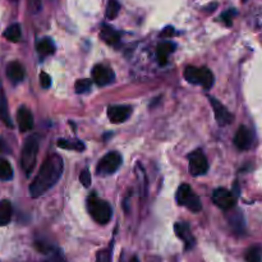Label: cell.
Returning a JSON list of instances; mask_svg holds the SVG:
<instances>
[{
	"mask_svg": "<svg viewBox=\"0 0 262 262\" xmlns=\"http://www.w3.org/2000/svg\"><path fill=\"white\" fill-rule=\"evenodd\" d=\"M58 146L61 148H67V150L72 148V150L79 151V152H82V151L84 150V147H86V146H84V143L79 140H72V141L59 140Z\"/></svg>",
	"mask_w": 262,
	"mask_h": 262,
	"instance_id": "cell-22",
	"label": "cell"
},
{
	"mask_svg": "<svg viewBox=\"0 0 262 262\" xmlns=\"http://www.w3.org/2000/svg\"><path fill=\"white\" fill-rule=\"evenodd\" d=\"M36 50L41 58H46V56L51 55L55 51V43H54L53 38L43 37L36 43Z\"/></svg>",
	"mask_w": 262,
	"mask_h": 262,
	"instance_id": "cell-18",
	"label": "cell"
},
{
	"mask_svg": "<svg viewBox=\"0 0 262 262\" xmlns=\"http://www.w3.org/2000/svg\"><path fill=\"white\" fill-rule=\"evenodd\" d=\"M234 143L239 150H250L253 143V133L246 125H241L234 136Z\"/></svg>",
	"mask_w": 262,
	"mask_h": 262,
	"instance_id": "cell-12",
	"label": "cell"
},
{
	"mask_svg": "<svg viewBox=\"0 0 262 262\" xmlns=\"http://www.w3.org/2000/svg\"><path fill=\"white\" fill-rule=\"evenodd\" d=\"M42 0H28V9L32 14H36L41 10V5H42Z\"/></svg>",
	"mask_w": 262,
	"mask_h": 262,
	"instance_id": "cell-29",
	"label": "cell"
},
{
	"mask_svg": "<svg viewBox=\"0 0 262 262\" xmlns=\"http://www.w3.org/2000/svg\"><path fill=\"white\" fill-rule=\"evenodd\" d=\"M91 86H92L91 79H87V78L77 79L76 83H74V90H76L77 94H87V92L91 90Z\"/></svg>",
	"mask_w": 262,
	"mask_h": 262,
	"instance_id": "cell-26",
	"label": "cell"
},
{
	"mask_svg": "<svg viewBox=\"0 0 262 262\" xmlns=\"http://www.w3.org/2000/svg\"><path fill=\"white\" fill-rule=\"evenodd\" d=\"M173 33H174V28L173 27H168L163 32V36H169V35H173Z\"/></svg>",
	"mask_w": 262,
	"mask_h": 262,
	"instance_id": "cell-34",
	"label": "cell"
},
{
	"mask_svg": "<svg viewBox=\"0 0 262 262\" xmlns=\"http://www.w3.org/2000/svg\"><path fill=\"white\" fill-rule=\"evenodd\" d=\"M87 209L92 219L99 224H107L112 219V207L104 200L97 199L96 196H91L87 200Z\"/></svg>",
	"mask_w": 262,
	"mask_h": 262,
	"instance_id": "cell-3",
	"label": "cell"
},
{
	"mask_svg": "<svg viewBox=\"0 0 262 262\" xmlns=\"http://www.w3.org/2000/svg\"><path fill=\"white\" fill-rule=\"evenodd\" d=\"M7 40L12 41V42H18L20 40V36H22V30H20V26L18 23H13L10 25L7 30L3 33Z\"/></svg>",
	"mask_w": 262,
	"mask_h": 262,
	"instance_id": "cell-21",
	"label": "cell"
},
{
	"mask_svg": "<svg viewBox=\"0 0 262 262\" xmlns=\"http://www.w3.org/2000/svg\"><path fill=\"white\" fill-rule=\"evenodd\" d=\"M245 258L247 262H262V250L258 246H252L246 251Z\"/></svg>",
	"mask_w": 262,
	"mask_h": 262,
	"instance_id": "cell-24",
	"label": "cell"
},
{
	"mask_svg": "<svg viewBox=\"0 0 262 262\" xmlns=\"http://www.w3.org/2000/svg\"><path fill=\"white\" fill-rule=\"evenodd\" d=\"M38 146H40V141H38V136L36 135L30 136L25 141V145H23L22 148V155H20V165H22V169L26 173V176H30L31 171L35 168Z\"/></svg>",
	"mask_w": 262,
	"mask_h": 262,
	"instance_id": "cell-2",
	"label": "cell"
},
{
	"mask_svg": "<svg viewBox=\"0 0 262 262\" xmlns=\"http://www.w3.org/2000/svg\"><path fill=\"white\" fill-rule=\"evenodd\" d=\"M42 262H66V260H64V257L61 256L60 252H55V253H51L50 257L46 258V260Z\"/></svg>",
	"mask_w": 262,
	"mask_h": 262,
	"instance_id": "cell-33",
	"label": "cell"
},
{
	"mask_svg": "<svg viewBox=\"0 0 262 262\" xmlns=\"http://www.w3.org/2000/svg\"><path fill=\"white\" fill-rule=\"evenodd\" d=\"M189 173L193 177L204 176L209 170V161L201 150H197L189 155Z\"/></svg>",
	"mask_w": 262,
	"mask_h": 262,
	"instance_id": "cell-8",
	"label": "cell"
},
{
	"mask_svg": "<svg viewBox=\"0 0 262 262\" xmlns=\"http://www.w3.org/2000/svg\"><path fill=\"white\" fill-rule=\"evenodd\" d=\"M26 71L25 67L19 61H10L7 66V77L13 83H19L25 79Z\"/></svg>",
	"mask_w": 262,
	"mask_h": 262,
	"instance_id": "cell-15",
	"label": "cell"
},
{
	"mask_svg": "<svg viewBox=\"0 0 262 262\" xmlns=\"http://www.w3.org/2000/svg\"><path fill=\"white\" fill-rule=\"evenodd\" d=\"M174 229H176V234L178 235L179 239L184 243L186 246V250H191L194 246V237L192 235L191 229H189V225L187 223H177L174 225Z\"/></svg>",
	"mask_w": 262,
	"mask_h": 262,
	"instance_id": "cell-13",
	"label": "cell"
},
{
	"mask_svg": "<svg viewBox=\"0 0 262 262\" xmlns=\"http://www.w3.org/2000/svg\"><path fill=\"white\" fill-rule=\"evenodd\" d=\"M212 202L223 211H229L237 204V194L225 188H217L212 193Z\"/></svg>",
	"mask_w": 262,
	"mask_h": 262,
	"instance_id": "cell-7",
	"label": "cell"
},
{
	"mask_svg": "<svg viewBox=\"0 0 262 262\" xmlns=\"http://www.w3.org/2000/svg\"><path fill=\"white\" fill-rule=\"evenodd\" d=\"M0 179L2 181H10L13 179V168L7 159L0 158Z\"/></svg>",
	"mask_w": 262,
	"mask_h": 262,
	"instance_id": "cell-23",
	"label": "cell"
},
{
	"mask_svg": "<svg viewBox=\"0 0 262 262\" xmlns=\"http://www.w3.org/2000/svg\"><path fill=\"white\" fill-rule=\"evenodd\" d=\"M40 83L42 89H49L51 86V78L46 72H41L40 73Z\"/></svg>",
	"mask_w": 262,
	"mask_h": 262,
	"instance_id": "cell-31",
	"label": "cell"
},
{
	"mask_svg": "<svg viewBox=\"0 0 262 262\" xmlns=\"http://www.w3.org/2000/svg\"><path fill=\"white\" fill-rule=\"evenodd\" d=\"M63 170L64 161L60 156L53 154L49 158H46V160L41 165L40 171L35 177L32 183L30 184L31 197L37 199V197L45 194L49 189L53 188L60 179Z\"/></svg>",
	"mask_w": 262,
	"mask_h": 262,
	"instance_id": "cell-1",
	"label": "cell"
},
{
	"mask_svg": "<svg viewBox=\"0 0 262 262\" xmlns=\"http://www.w3.org/2000/svg\"><path fill=\"white\" fill-rule=\"evenodd\" d=\"M176 48L177 45L174 42H171V41H164V42L159 43L158 49H156V58H158V61L160 66H165L169 55L174 53Z\"/></svg>",
	"mask_w": 262,
	"mask_h": 262,
	"instance_id": "cell-16",
	"label": "cell"
},
{
	"mask_svg": "<svg viewBox=\"0 0 262 262\" xmlns=\"http://www.w3.org/2000/svg\"><path fill=\"white\" fill-rule=\"evenodd\" d=\"M120 4L118 0H109L106 5V10H105V15L107 19H115L119 14Z\"/></svg>",
	"mask_w": 262,
	"mask_h": 262,
	"instance_id": "cell-25",
	"label": "cell"
},
{
	"mask_svg": "<svg viewBox=\"0 0 262 262\" xmlns=\"http://www.w3.org/2000/svg\"><path fill=\"white\" fill-rule=\"evenodd\" d=\"M210 104H211L212 109H214L215 119H216L217 124L222 125V127H225V125H229L230 123L233 122V115L219 100H216L215 97L209 96Z\"/></svg>",
	"mask_w": 262,
	"mask_h": 262,
	"instance_id": "cell-10",
	"label": "cell"
},
{
	"mask_svg": "<svg viewBox=\"0 0 262 262\" xmlns=\"http://www.w3.org/2000/svg\"><path fill=\"white\" fill-rule=\"evenodd\" d=\"M184 78L189 83L200 84V86H202L206 90L211 89L212 84H214V74L206 67L197 68V67L188 66L186 68V71H184Z\"/></svg>",
	"mask_w": 262,
	"mask_h": 262,
	"instance_id": "cell-4",
	"label": "cell"
},
{
	"mask_svg": "<svg viewBox=\"0 0 262 262\" xmlns=\"http://www.w3.org/2000/svg\"><path fill=\"white\" fill-rule=\"evenodd\" d=\"M92 79L99 86H107L114 82L115 73L109 67L104 66V64H97L92 69Z\"/></svg>",
	"mask_w": 262,
	"mask_h": 262,
	"instance_id": "cell-9",
	"label": "cell"
},
{
	"mask_svg": "<svg viewBox=\"0 0 262 262\" xmlns=\"http://www.w3.org/2000/svg\"><path fill=\"white\" fill-rule=\"evenodd\" d=\"M177 201H178V205L187 207L192 212H200L202 209L199 196L193 193L188 184H182L179 187L177 191Z\"/></svg>",
	"mask_w": 262,
	"mask_h": 262,
	"instance_id": "cell-5",
	"label": "cell"
},
{
	"mask_svg": "<svg viewBox=\"0 0 262 262\" xmlns=\"http://www.w3.org/2000/svg\"><path fill=\"white\" fill-rule=\"evenodd\" d=\"M132 107L128 105H113L107 107V118L114 124H119L132 115Z\"/></svg>",
	"mask_w": 262,
	"mask_h": 262,
	"instance_id": "cell-11",
	"label": "cell"
},
{
	"mask_svg": "<svg viewBox=\"0 0 262 262\" xmlns=\"http://www.w3.org/2000/svg\"><path fill=\"white\" fill-rule=\"evenodd\" d=\"M234 13H235L234 10L230 9V10H228V12H225L224 14L222 15V18H223V20L225 22V25L232 26V19H233V15H234Z\"/></svg>",
	"mask_w": 262,
	"mask_h": 262,
	"instance_id": "cell-32",
	"label": "cell"
},
{
	"mask_svg": "<svg viewBox=\"0 0 262 262\" xmlns=\"http://www.w3.org/2000/svg\"><path fill=\"white\" fill-rule=\"evenodd\" d=\"M17 123L20 132H28L33 128V115L26 106H20L17 112Z\"/></svg>",
	"mask_w": 262,
	"mask_h": 262,
	"instance_id": "cell-14",
	"label": "cell"
},
{
	"mask_svg": "<svg viewBox=\"0 0 262 262\" xmlns=\"http://www.w3.org/2000/svg\"><path fill=\"white\" fill-rule=\"evenodd\" d=\"M10 2H18V0H10Z\"/></svg>",
	"mask_w": 262,
	"mask_h": 262,
	"instance_id": "cell-35",
	"label": "cell"
},
{
	"mask_svg": "<svg viewBox=\"0 0 262 262\" xmlns=\"http://www.w3.org/2000/svg\"><path fill=\"white\" fill-rule=\"evenodd\" d=\"M79 181H81V183L83 184V187H86V188H89V187L91 186L92 177H91V173H90L89 169H84L83 171H81V176H79Z\"/></svg>",
	"mask_w": 262,
	"mask_h": 262,
	"instance_id": "cell-27",
	"label": "cell"
},
{
	"mask_svg": "<svg viewBox=\"0 0 262 262\" xmlns=\"http://www.w3.org/2000/svg\"><path fill=\"white\" fill-rule=\"evenodd\" d=\"M13 215V207L10 201L8 200H3L0 201V227L8 225L12 220Z\"/></svg>",
	"mask_w": 262,
	"mask_h": 262,
	"instance_id": "cell-20",
	"label": "cell"
},
{
	"mask_svg": "<svg viewBox=\"0 0 262 262\" xmlns=\"http://www.w3.org/2000/svg\"><path fill=\"white\" fill-rule=\"evenodd\" d=\"M0 120H2L5 125H8V127H13V123L12 120H10L9 110H8L7 96H5V91L4 87H3L2 81H0Z\"/></svg>",
	"mask_w": 262,
	"mask_h": 262,
	"instance_id": "cell-17",
	"label": "cell"
},
{
	"mask_svg": "<svg viewBox=\"0 0 262 262\" xmlns=\"http://www.w3.org/2000/svg\"><path fill=\"white\" fill-rule=\"evenodd\" d=\"M229 222H230V225H232V228L234 229V232H243V227H245V224H243L242 217L238 220L237 215H233V216L229 219Z\"/></svg>",
	"mask_w": 262,
	"mask_h": 262,
	"instance_id": "cell-28",
	"label": "cell"
},
{
	"mask_svg": "<svg viewBox=\"0 0 262 262\" xmlns=\"http://www.w3.org/2000/svg\"><path fill=\"white\" fill-rule=\"evenodd\" d=\"M100 36H101L102 40L105 41L109 45H117L119 42L120 35L118 31H115L112 26L104 25L102 26L101 31H100Z\"/></svg>",
	"mask_w": 262,
	"mask_h": 262,
	"instance_id": "cell-19",
	"label": "cell"
},
{
	"mask_svg": "<svg viewBox=\"0 0 262 262\" xmlns=\"http://www.w3.org/2000/svg\"><path fill=\"white\" fill-rule=\"evenodd\" d=\"M96 262H112V252H110V250L100 251L97 253Z\"/></svg>",
	"mask_w": 262,
	"mask_h": 262,
	"instance_id": "cell-30",
	"label": "cell"
},
{
	"mask_svg": "<svg viewBox=\"0 0 262 262\" xmlns=\"http://www.w3.org/2000/svg\"><path fill=\"white\" fill-rule=\"evenodd\" d=\"M122 165V156L117 151L107 152L106 155L100 159L96 166V171L99 176H112Z\"/></svg>",
	"mask_w": 262,
	"mask_h": 262,
	"instance_id": "cell-6",
	"label": "cell"
}]
</instances>
